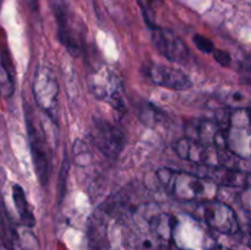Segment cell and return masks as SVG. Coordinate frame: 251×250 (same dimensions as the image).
I'll list each match as a JSON object with an SVG mask.
<instances>
[{
	"label": "cell",
	"instance_id": "12",
	"mask_svg": "<svg viewBox=\"0 0 251 250\" xmlns=\"http://www.w3.org/2000/svg\"><path fill=\"white\" fill-rule=\"evenodd\" d=\"M189 139L195 140L200 144L215 149H228L227 147V132L212 120H199L189 124L188 126Z\"/></svg>",
	"mask_w": 251,
	"mask_h": 250
},
{
	"label": "cell",
	"instance_id": "4",
	"mask_svg": "<svg viewBox=\"0 0 251 250\" xmlns=\"http://www.w3.org/2000/svg\"><path fill=\"white\" fill-rule=\"evenodd\" d=\"M88 87L97 100L109 103L117 110L125 109L124 83L122 77L107 65L93 70L88 76Z\"/></svg>",
	"mask_w": 251,
	"mask_h": 250
},
{
	"label": "cell",
	"instance_id": "15",
	"mask_svg": "<svg viewBox=\"0 0 251 250\" xmlns=\"http://www.w3.org/2000/svg\"><path fill=\"white\" fill-rule=\"evenodd\" d=\"M14 91L15 78L11 61L4 50H0V93L4 97H10Z\"/></svg>",
	"mask_w": 251,
	"mask_h": 250
},
{
	"label": "cell",
	"instance_id": "13",
	"mask_svg": "<svg viewBox=\"0 0 251 250\" xmlns=\"http://www.w3.org/2000/svg\"><path fill=\"white\" fill-rule=\"evenodd\" d=\"M201 172L199 175L210 179L216 185L230 186V188H247L249 185L248 172L228 168L220 166H200Z\"/></svg>",
	"mask_w": 251,
	"mask_h": 250
},
{
	"label": "cell",
	"instance_id": "25",
	"mask_svg": "<svg viewBox=\"0 0 251 250\" xmlns=\"http://www.w3.org/2000/svg\"><path fill=\"white\" fill-rule=\"evenodd\" d=\"M0 1H1V0H0Z\"/></svg>",
	"mask_w": 251,
	"mask_h": 250
},
{
	"label": "cell",
	"instance_id": "6",
	"mask_svg": "<svg viewBox=\"0 0 251 250\" xmlns=\"http://www.w3.org/2000/svg\"><path fill=\"white\" fill-rule=\"evenodd\" d=\"M201 203L202 218L211 229L221 234H235L239 232L240 225L237 213L230 206L215 200Z\"/></svg>",
	"mask_w": 251,
	"mask_h": 250
},
{
	"label": "cell",
	"instance_id": "2",
	"mask_svg": "<svg viewBox=\"0 0 251 250\" xmlns=\"http://www.w3.org/2000/svg\"><path fill=\"white\" fill-rule=\"evenodd\" d=\"M25 120L34 172L41 185L44 186L48 184L50 176V152L46 132L39 120L33 117V110L29 104H25Z\"/></svg>",
	"mask_w": 251,
	"mask_h": 250
},
{
	"label": "cell",
	"instance_id": "10",
	"mask_svg": "<svg viewBox=\"0 0 251 250\" xmlns=\"http://www.w3.org/2000/svg\"><path fill=\"white\" fill-rule=\"evenodd\" d=\"M147 77L156 85L176 91H185L193 86V81L183 70L162 64H151L145 68Z\"/></svg>",
	"mask_w": 251,
	"mask_h": 250
},
{
	"label": "cell",
	"instance_id": "8",
	"mask_svg": "<svg viewBox=\"0 0 251 250\" xmlns=\"http://www.w3.org/2000/svg\"><path fill=\"white\" fill-rule=\"evenodd\" d=\"M227 147L242 158L249 159L250 122L248 108L230 112L229 126L227 130Z\"/></svg>",
	"mask_w": 251,
	"mask_h": 250
},
{
	"label": "cell",
	"instance_id": "14",
	"mask_svg": "<svg viewBox=\"0 0 251 250\" xmlns=\"http://www.w3.org/2000/svg\"><path fill=\"white\" fill-rule=\"evenodd\" d=\"M12 200H14L15 208H16L17 215H19L22 225H25L27 228L34 227V225H36V218H34L31 207H29L25 190L19 184H15L12 186Z\"/></svg>",
	"mask_w": 251,
	"mask_h": 250
},
{
	"label": "cell",
	"instance_id": "24",
	"mask_svg": "<svg viewBox=\"0 0 251 250\" xmlns=\"http://www.w3.org/2000/svg\"><path fill=\"white\" fill-rule=\"evenodd\" d=\"M0 250H11V248H9L7 245H0Z\"/></svg>",
	"mask_w": 251,
	"mask_h": 250
},
{
	"label": "cell",
	"instance_id": "23",
	"mask_svg": "<svg viewBox=\"0 0 251 250\" xmlns=\"http://www.w3.org/2000/svg\"><path fill=\"white\" fill-rule=\"evenodd\" d=\"M207 250H230V249H227V248L220 247V245H217V247H212V248H210V249H207Z\"/></svg>",
	"mask_w": 251,
	"mask_h": 250
},
{
	"label": "cell",
	"instance_id": "9",
	"mask_svg": "<svg viewBox=\"0 0 251 250\" xmlns=\"http://www.w3.org/2000/svg\"><path fill=\"white\" fill-rule=\"evenodd\" d=\"M152 43L158 53L169 61L176 64H184L188 61V47L171 29L161 28L158 26L152 29Z\"/></svg>",
	"mask_w": 251,
	"mask_h": 250
},
{
	"label": "cell",
	"instance_id": "1",
	"mask_svg": "<svg viewBox=\"0 0 251 250\" xmlns=\"http://www.w3.org/2000/svg\"><path fill=\"white\" fill-rule=\"evenodd\" d=\"M156 174L169 195L176 200L206 202L213 200L217 194L218 185L199 174L185 173L169 168L158 169Z\"/></svg>",
	"mask_w": 251,
	"mask_h": 250
},
{
	"label": "cell",
	"instance_id": "16",
	"mask_svg": "<svg viewBox=\"0 0 251 250\" xmlns=\"http://www.w3.org/2000/svg\"><path fill=\"white\" fill-rule=\"evenodd\" d=\"M12 245L14 248L11 250H36V248L38 247L37 239L27 229V227L21 232L17 228L12 230Z\"/></svg>",
	"mask_w": 251,
	"mask_h": 250
},
{
	"label": "cell",
	"instance_id": "3",
	"mask_svg": "<svg viewBox=\"0 0 251 250\" xmlns=\"http://www.w3.org/2000/svg\"><path fill=\"white\" fill-rule=\"evenodd\" d=\"M51 9L58 26V39L69 54L80 56L83 47V25L64 0H51Z\"/></svg>",
	"mask_w": 251,
	"mask_h": 250
},
{
	"label": "cell",
	"instance_id": "20",
	"mask_svg": "<svg viewBox=\"0 0 251 250\" xmlns=\"http://www.w3.org/2000/svg\"><path fill=\"white\" fill-rule=\"evenodd\" d=\"M193 42L194 44L196 46V48L199 50H201L202 53L206 54H212V51L215 50V46H213L212 41L208 39L207 37L205 36H201V34H195L193 37Z\"/></svg>",
	"mask_w": 251,
	"mask_h": 250
},
{
	"label": "cell",
	"instance_id": "11",
	"mask_svg": "<svg viewBox=\"0 0 251 250\" xmlns=\"http://www.w3.org/2000/svg\"><path fill=\"white\" fill-rule=\"evenodd\" d=\"M176 153L185 161L193 162L198 166H216L218 164V150L208 147L200 142L183 137L173 145Z\"/></svg>",
	"mask_w": 251,
	"mask_h": 250
},
{
	"label": "cell",
	"instance_id": "5",
	"mask_svg": "<svg viewBox=\"0 0 251 250\" xmlns=\"http://www.w3.org/2000/svg\"><path fill=\"white\" fill-rule=\"evenodd\" d=\"M33 95L39 109L51 119L58 108L59 83L55 74L48 66H38L34 73Z\"/></svg>",
	"mask_w": 251,
	"mask_h": 250
},
{
	"label": "cell",
	"instance_id": "19",
	"mask_svg": "<svg viewBox=\"0 0 251 250\" xmlns=\"http://www.w3.org/2000/svg\"><path fill=\"white\" fill-rule=\"evenodd\" d=\"M137 2H139V6L140 9H141L145 24H146L151 29L156 28V14H154L152 0H137Z\"/></svg>",
	"mask_w": 251,
	"mask_h": 250
},
{
	"label": "cell",
	"instance_id": "22",
	"mask_svg": "<svg viewBox=\"0 0 251 250\" xmlns=\"http://www.w3.org/2000/svg\"><path fill=\"white\" fill-rule=\"evenodd\" d=\"M68 159H66L65 157V161H64L63 163V167H61V172H60V180H59V202H61V198H63L64 195V191H65V181H64V179L66 180V174H68Z\"/></svg>",
	"mask_w": 251,
	"mask_h": 250
},
{
	"label": "cell",
	"instance_id": "17",
	"mask_svg": "<svg viewBox=\"0 0 251 250\" xmlns=\"http://www.w3.org/2000/svg\"><path fill=\"white\" fill-rule=\"evenodd\" d=\"M173 217L166 215H159L151 221V227L157 237L163 240H171L173 235Z\"/></svg>",
	"mask_w": 251,
	"mask_h": 250
},
{
	"label": "cell",
	"instance_id": "7",
	"mask_svg": "<svg viewBox=\"0 0 251 250\" xmlns=\"http://www.w3.org/2000/svg\"><path fill=\"white\" fill-rule=\"evenodd\" d=\"M91 136L98 151L109 159L117 158L124 149L123 131L107 120L93 118Z\"/></svg>",
	"mask_w": 251,
	"mask_h": 250
},
{
	"label": "cell",
	"instance_id": "21",
	"mask_svg": "<svg viewBox=\"0 0 251 250\" xmlns=\"http://www.w3.org/2000/svg\"><path fill=\"white\" fill-rule=\"evenodd\" d=\"M212 53H213V58H215V60L217 61L221 66L227 68V66H229L230 63H232V56H230V54L228 53V51L223 50V49H217V50L215 49Z\"/></svg>",
	"mask_w": 251,
	"mask_h": 250
},
{
	"label": "cell",
	"instance_id": "18",
	"mask_svg": "<svg viewBox=\"0 0 251 250\" xmlns=\"http://www.w3.org/2000/svg\"><path fill=\"white\" fill-rule=\"evenodd\" d=\"M163 114L159 109H157L154 105L152 104H146L145 107H141V112H140V119L142 120V123H145L149 126H152L156 123H158L159 120H162Z\"/></svg>",
	"mask_w": 251,
	"mask_h": 250
}]
</instances>
